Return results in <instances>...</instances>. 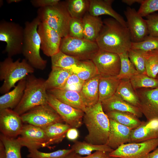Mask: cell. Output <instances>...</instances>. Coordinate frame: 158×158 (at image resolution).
<instances>
[{"label": "cell", "instance_id": "cell-33", "mask_svg": "<svg viewBox=\"0 0 158 158\" xmlns=\"http://www.w3.org/2000/svg\"><path fill=\"white\" fill-rule=\"evenodd\" d=\"M68 11L72 18L82 19L88 12L90 0H68L66 1Z\"/></svg>", "mask_w": 158, "mask_h": 158}, {"label": "cell", "instance_id": "cell-19", "mask_svg": "<svg viewBox=\"0 0 158 158\" xmlns=\"http://www.w3.org/2000/svg\"><path fill=\"white\" fill-rule=\"evenodd\" d=\"M112 0H90V4L88 12L96 17L102 15L111 16L124 26L127 27L126 22L123 17L112 8Z\"/></svg>", "mask_w": 158, "mask_h": 158}, {"label": "cell", "instance_id": "cell-22", "mask_svg": "<svg viewBox=\"0 0 158 158\" xmlns=\"http://www.w3.org/2000/svg\"><path fill=\"white\" fill-rule=\"evenodd\" d=\"M99 74L85 81L79 92L86 107H92L99 102Z\"/></svg>", "mask_w": 158, "mask_h": 158}, {"label": "cell", "instance_id": "cell-15", "mask_svg": "<svg viewBox=\"0 0 158 158\" xmlns=\"http://www.w3.org/2000/svg\"><path fill=\"white\" fill-rule=\"evenodd\" d=\"M124 14L132 42H138L144 40L149 35L146 20L140 16L134 8L129 7L127 8Z\"/></svg>", "mask_w": 158, "mask_h": 158}, {"label": "cell", "instance_id": "cell-37", "mask_svg": "<svg viewBox=\"0 0 158 158\" xmlns=\"http://www.w3.org/2000/svg\"><path fill=\"white\" fill-rule=\"evenodd\" d=\"M130 80L135 90L139 88L158 87V79L151 78L146 74L138 73L133 76Z\"/></svg>", "mask_w": 158, "mask_h": 158}, {"label": "cell", "instance_id": "cell-52", "mask_svg": "<svg viewBox=\"0 0 158 158\" xmlns=\"http://www.w3.org/2000/svg\"><path fill=\"white\" fill-rule=\"evenodd\" d=\"M76 154L73 151L69 154L65 158H75Z\"/></svg>", "mask_w": 158, "mask_h": 158}, {"label": "cell", "instance_id": "cell-21", "mask_svg": "<svg viewBox=\"0 0 158 158\" xmlns=\"http://www.w3.org/2000/svg\"><path fill=\"white\" fill-rule=\"evenodd\" d=\"M101 103L105 113L113 111L126 112L132 114L138 118L141 117L143 115L138 107L128 103L116 94Z\"/></svg>", "mask_w": 158, "mask_h": 158}, {"label": "cell", "instance_id": "cell-8", "mask_svg": "<svg viewBox=\"0 0 158 158\" xmlns=\"http://www.w3.org/2000/svg\"><path fill=\"white\" fill-rule=\"evenodd\" d=\"M100 49L96 42L69 36L62 38L60 51L80 61L91 60Z\"/></svg>", "mask_w": 158, "mask_h": 158}, {"label": "cell", "instance_id": "cell-34", "mask_svg": "<svg viewBox=\"0 0 158 158\" xmlns=\"http://www.w3.org/2000/svg\"><path fill=\"white\" fill-rule=\"evenodd\" d=\"M51 67L71 70L76 66L80 60L73 56L60 51L51 57Z\"/></svg>", "mask_w": 158, "mask_h": 158}, {"label": "cell", "instance_id": "cell-45", "mask_svg": "<svg viewBox=\"0 0 158 158\" xmlns=\"http://www.w3.org/2000/svg\"><path fill=\"white\" fill-rule=\"evenodd\" d=\"M146 17L149 35L158 37V14H151Z\"/></svg>", "mask_w": 158, "mask_h": 158}, {"label": "cell", "instance_id": "cell-47", "mask_svg": "<svg viewBox=\"0 0 158 158\" xmlns=\"http://www.w3.org/2000/svg\"><path fill=\"white\" fill-rule=\"evenodd\" d=\"M109 153L103 151H96L90 155L82 157L76 154L75 158H108Z\"/></svg>", "mask_w": 158, "mask_h": 158}, {"label": "cell", "instance_id": "cell-43", "mask_svg": "<svg viewBox=\"0 0 158 158\" xmlns=\"http://www.w3.org/2000/svg\"><path fill=\"white\" fill-rule=\"evenodd\" d=\"M158 11V0H143L137 11L141 16H147Z\"/></svg>", "mask_w": 158, "mask_h": 158}, {"label": "cell", "instance_id": "cell-4", "mask_svg": "<svg viewBox=\"0 0 158 158\" xmlns=\"http://www.w3.org/2000/svg\"><path fill=\"white\" fill-rule=\"evenodd\" d=\"M19 58L14 61L12 57H8L0 62V80L3 83L0 88V93L4 94L14 88L17 82L35 71L25 59L21 61Z\"/></svg>", "mask_w": 158, "mask_h": 158}, {"label": "cell", "instance_id": "cell-46", "mask_svg": "<svg viewBox=\"0 0 158 158\" xmlns=\"http://www.w3.org/2000/svg\"><path fill=\"white\" fill-rule=\"evenodd\" d=\"M59 0H32L30 1L32 5L35 7H45L58 4Z\"/></svg>", "mask_w": 158, "mask_h": 158}, {"label": "cell", "instance_id": "cell-39", "mask_svg": "<svg viewBox=\"0 0 158 158\" xmlns=\"http://www.w3.org/2000/svg\"><path fill=\"white\" fill-rule=\"evenodd\" d=\"M130 49L142 52L158 50V37L148 35L142 41L132 42Z\"/></svg>", "mask_w": 158, "mask_h": 158}, {"label": "cell", "instance_id": "cell-18", "mask_svg": "<svg viewBox=\"0 0 158 158\" xmlns=\"http://www.w3.org/2000/svg\"><path fill=\"white\" fill-rule=\"evenodd\" d=\"M110 126L107 145L113 150L121 145L130 143L132 130L131 128L109 119Z\"/></svg>", "mask_w": 158, "mask_h": 158}, {"label": "cell", "instance_id": "cell-49", "mask_svg": "<svg viewBox=\"0 0 158 158\" xmlns=\"http://www.w3.org/2000/svg\"><path fill=\"white\" fill-rule=\"evenodd\" d=\"M143 0H122V2L129 6H131L135 3L141 4Z\"/></svg>", "mask_w": 158, "mask_h": 158}, {"label": "cell", "instance_id": "cell-12", "mask_svg": "<svg viewBox=\"0 0 158 158\" xmlns=\"http://www.w3.org/2000/svg\"><path fill=\"white\" fill-rule=\"evenodd\" d=\"M47 102L66 123L77 128L81 126L84 114L83 111L62 102L47 92Z\"/></svg>", "mask_w": 158, "mask_h": 158}, {"label": "cell", "instance_id": "cell-6", "mask_svg": "<svg viewBox=\"0 0 158 158\" xmlns=\"http://www.w3.org/2000/svg\"><path fill=\"white\" fill-rule=\"evenodd\" d=\"M37 15L41 22L47 24L62 38L69 36V26L71 17L66 1H60L55 5L39 8Z\"/></svg>", "mask_w": 158, "mask_h": 158}, {"label": "cell", "instance_id": "cell-56", "mask_svg": "<svg viewBox=\"0 0 158 158\" xmlns=\"http://www.w3.org/2000/svg\"><path fill=\"white\" fill-rule=\"evenodd\" d=\"M156 78L158 79V75H157V77H156Z\"/></svg>", "mask_w": 158, "mask_h": 158}, {"label": "cell", "instance_id": "cell-23", "mask_svg": "<svg viewBox=\"0 0 158 158\" xmlns=\"http://www.w3.org/2000/svg\"><path fill=\"white\" fill-rule=\"evenodd\" d=\"M26 84V77L19 81L11 91L0 97V109H14L18 104L23 96Z\"/></svg>", "mask_w": 158, "mask_h": 158}, {"label": "cell", "instance_id": "cell-16", "mask_svg": "<svg viewBox=\"0 0 158 158\" xmlns=\"http://www.w3.org/2000/svg\"><path fill=\"white\" fill-rule=\"evenodd\" d=\"M21 116L10 109H0V130L1 134L11 138L19 136L24 124Z\"/></svg>", "mask_w": 158, "mask_h": 158}, {"label": "cell", "instance_id": "cell-14", "mask_svg": "<svg viewBox=\"0 0 158 158\" xmlns=\"http://www.w3.org/2000/svg\"><path fill=\"white\" fill-rule=\"evenodd\" d=\"M37 32L41 40V49L44 54L51 57L60 51L62 38L55 30L41 22Z\"/></svg>", "mask_w": 158, "mask_h": 158}, {"label": "cell", "instance_id": "cell-40", "mask_svg": "<svg viewBox=\"0 0 158 158\" xmlns=\"http://www.w3.org/2000/svg\"><path fill=\"white\" fill-rule=\"evenodd\" d=\"M29 154L27 155L28 158H65L69 154L73 151L71 148L69 149L59 150L50 152H44L37 149L28 150Z\"/></svg>", "mask_w": 158, "mask_h": 158}, {"label": "cell", "instance_id": "cell-30", "mask_svg": "<svg viewBox=\"0 0 158 158\" xmlns=\"http://www.w3.org/2000/svg\"><path fill=\"white\" fill-rule=\"evenodd\" d=\"M115 94L128 103L138 107V97L130 80H121Z\"/></svg>", "mask_w": 158, "mask_h": 158}, {"label": "cell", "instance_id": "cell-50", "mask_svg": "<svg viewBox=\"0 0 158 158\" xmlns=\"http://www.w3.org/2000/svg\"><path fill=\"white\" fill-rule=\"evenodd\" d=\"M0 158H6L4 147L0 141Z\"/></svg>", "mask_w": 158, "mask_h": 158}, {"label": "cell", "instance_id": "cell-20", "mask_svg": "<svg viewBox=\"0 0 158 158\" xmlns=\"http://www.w3.org/2000/svg\"><path fill=\"white\" fill-rule=\"evenodd\" d=\"M158 138V120L143 121L132 130L130 142H138Z\"/></svg>", "mask_w": 158, "mask_h": 158}, {"label": "cell", "instance_id": "cell-48", "mask_svg": "<svg viewBox=\"0 0 158 158\" xmlns=\"http://www.w3.org/2000/svg\"><path fill=\"white\" fill-rule=\"evenodd\" d=\"M79 136V133L77 128L71 127L67 131L66 136L69 140L75 141Z\"/></svg>", "mask_w": 158, "mask_h": 158}, {"label": "cell", "instance_id": "cell-36", "mask_svg": "<svg viewBox=\"0 0 158 158\" xmlns=\"http://www.w3.org/2000/svg\"><path fill=\"white\" fill-rule=\"evenodd\" d=\"M119 55L121 60V68L117 77L121 80H130L133 76L139 73L130 61L128 52Z\"/></svg>", "mask_w": 158, "mask_h": 158}, {"label": "cell", "instance_id": "cell-13", "mask_svg": "<svg viewBox=\"0 0 158 158\" xmlns=\"http://www.w3.org/2000/svg\"><path fill=\"white\" fill-rule=\"evenodd\" d=\"M135 91L139 98L138 107L147 121L158 120V87Z\"/></svg>", "mask_w": 158, "mask_h": 158}, {"label": "cell", "instance_id": "cell-2", "mask_svg": "<svg viewBox=\"0 0 158 158\" xmlns=\"http://www.w3.org/2000/svg\"><path fill=\"white\" fill-rule=\"evenodd\" d=\"M83 122L88 131L85 141L98 145H106L108 140L109 119L102 109L101 102L86 107Z\"/></svg>", "mask_w": 158, "mask_h": 158}, {"label": "cell", "instance_id": "cell-7", "mask_svg": "<svg viewBox=\"0 0 158 158\" xmlns=\"http://www.w3.org/2000/svg\"><path fill=\"white\" fill-rule=\"evenodd\" d=\"M24 38V28L14 22L2 20L0 22V41L6 42L4 52L8 57L22 53Z\"/></svg>", "mask_w": 158, "mask_h": 158}, {"label": "cell", "instance_id": "cell-17", "mask_svg": "<svg viewBox=\"0 0 158 158\" xmlns=\"http://www.w3.org/2000/svg\"><path fill=\"white\" fill-rule=\"evenodd\" d=\"M17 138L22 146L26 147L28 150L46 147V137L43 128L31 124H24Z\"/></svg>", "mask_w": 158, "mask_h": 158}, {"label": "cell", "instance_id": "cell-28", "mask_svg": "<svg viewBox=\"0 0 158 158\" xmlns=\"http://www.w3.org/2000/svg\"><path fill=\"white\" fill-rule=\"evenodd\" d=\"M121 81L117 76H101L99 85V102H101L115 95Z\"/></svg>", "mask_w": 158, "mask_h": 158}, {"label": "cell", "instance_id": "cell-54", "mask_svg": "<svg viewBox=\"0 0 158 158\" xmlns=\"http://www.w3.org/2000/svg\"><path fill=\"white\" fill-rule=\"evenodd\" d=\"M108 158H121L118 157H109Z\"/></svg>", "mask_w": 158, "mask_h": 158}, {"label": "cell", "instance_id": "cell-9", "mask_svg": "<svg viewBox=\"0 0 158 158\" xmlns=\"http://www.w3.org/2000/svg\"><path fill=\"white\" fill-rule=\"evenodd\" d=\"M23 123L44 128L64 121L48 103L37 106L20 115Z\"/></svg>", "mask_w": 158, "mask_h": 158}, {"label": "cell", "instance_id": "cell-42", "mask_svg": "<svg viewBox=\"0 0 158 158\" xmlns=\"http://www.w3.org/2000/svg\"><path fill=\"white\" fill-rule=\"evenodd\" d=\"M82 19L71 18L69 26V36L76 38H83Z\"/></svg>", "mask_w": 158, "mask_h": 158}, {"label": "cell", "instance_id": "cell-41", "mask_svg": "<svg viewBox=\"0 0 158 158\" xmlns=\"http://www.w3.org/2000/svg\"><path fill=\"white\" fill-rule=\"evenodd\" d=\"M128 55L138 73L146 74L145 59L142 53L140 51L130 49L128 51Z\"/></svg>", "mask_w": 158, "mask_h": 158}, {"label": "cell", "instance_id": "cell-11", "mask_svg": "<svg viewBox=\"0 0 158 158\" xmlns=\"http://www.w3.org/2000/svg\"><path fill=\"white\" fill-rule=\"evenodd\" d=\"M91 60L101 76H116L119 73L121 60L118 54L100 49Z\"/></svg>", "mask_w": 158, "mask_h": 158}, {"label": "cell", "instance_id": "cell-44", "mask_svg": "<svg viewBox=\"0 0 158 158\" xmlns=\"http://www.w3.org/2000/svg\"><path fill=\"white\" fill-rule=\"evenodd\" d=\"M85 81L80 79L73 73L68 78L64 87L61 89L75 91L79 92Z\"/></svg>", "mask_w": 158, "mask_h": 158}, {"label": "cell", "instance_id": "cell-35", "mask_svg": "<svg viewBox=\"0 0 158 158\" xmlns=\"http://www.w3.org/2000/svg\"><path fill=\"white\" fill-rule=\"evenodd\" d=\"M0 141L4 147L6 158H22L20 150L23 146L17 138H8L1 133Z\"/></svg>", "mask_w": 158, "mask_h": 158}, {"label": "cell", "instance_id": "cell-53", "mask_svg": "<svg viewBox=\"0 0 158 158\" xmlns=\"http://www.w3.org/2000/svg\"><path fill=\"white\" fill-rule=\"evenodd\" d=\"M22 0H7L6 1L8 4H10L13 3H18L22 1Z\"/></svg>", "mask_w": 158, "mask_h": 158}, {"label": "cell", "instance_id": "cell-31", "mask_svg": "<svg viewBox=\"0 0 158 158\" xmlns=\"http://www.w3.org/2000/svg\"><path fill=\"white\" fill-rule=\"evenodd\" d=\"M71 71L84 81L99 74L95 65L91 60L89 59L80 61Z\"/></svg>", "mask_w": 158, "mask_h": 158}, {"label": "cell", "instance_id": "cell-3", "mask_svg": "<svg viewBox=\"0 0 158 158\" xmlns=\"http://www.w3.org/2000/svg\"><path fill=\"white\" fill-rule=\"evenodd\" d=\"M40 22L37 16L31 21L25 23L22 53L32 67L42 70L46 68L47 61L43 59L40 54L41 42L37 28Z\"/></svg>", "mask_w": 158, "mask_h": 158}, {"label": "cell", "instance_id": "cell-24", "mask_svg": "<svg viewBox=\"0 0 158 158\" xmlns=\"http://www.w3.org/2000/svg\"><path fill=\"white\" fill-rule=\"evenodd\" d=\"M58 100L74 108L83 111L86 109L79 92L75 91L61 89L47 91Z\"/></svg>", "mask_w": 158, "mask_h": 158}, {"label": "cell", "instance_id": "cell-38", "mask_svg": "<svg viewBox=\"0 0 158 158\" xmlns=\"http://www.w3.org/2000/svg\"><path fill=\"white\" fill-rule=\"evenodd\" d=\"M140 52L145 59L146 74L151 78H156L158 74V54L154 51Z\"/></svg>", "mask_w": 158, "mask_h": 158}, {"label": "cell", "instance_id": "cell-29", "mask_svg": "<svg viewBox=\"0 0 158 158\" xmlns=\"http://www.w3.org/2000/svg\"><path fill=\"white\" fill-rule=\"evenodd\" d=\"M105 113L109 119L132 130L138 127L143 122L135 115L129 113L113 111Z\"/></svg>", "mask_w": 158, "mask_h": 158}, {"label": "cell", "instance_id": "cell-10", "mask_svg": "<svg viewBox=\"0 0 158 158\" xmlns=\"http://www.w3.org/2000/svg\"><path fill=\"white\" fill-rule=\"evenodd\" d=\"M158 146V138L138 142L122 145L109 154V157L121 158H148Z\"/></svg>", "mask_w": 158, "mask_h": 158}, {"label": "cell", "instance_id": "cell-32", "mask_svg": "<svg viewBox=\"0 0 158 158\" xmlns=\"http://www.w3.org/2000/svg\"><path fill=\"white\" fill-rule=\"evenodd\" d=\"M74 142L71 148L76 154L81 155H90L94 151H103L110 153L114 150L107 145H95L85 141L81 142L76 140Z\"/></svg>", "mask_w": 158, "mask_h": 158}, {"label": "cell", "instance_id": "cell-27", "mask_svg": "<svg viewBox=\"0 0 158 158\" xmlns=\"http://www.w3.org/2000/svg\"><path fill=\"white\" fill-rule=\"evenodd\" d=\"M71 127L66 123L59 122L44 128L46 137V147L61 142L66 136L68 130Z\"/></svg>", "mask_w": 158, "mask_h": 158}, {"label": "cell", "instance_id": "cell-55", "mask_svg": "<svg viewBox=\"0 0 158 158\" xmlns=\"http://www.w3.org/2000/svg\"><path fill=\"white\" fill-rule=\"evenodd\" d=\"M158 54V50H154Z\"/></svg>", "mask_w": 158, "mask_h": 158}, {"label": "cell", "instance_id": "cell-26", "mask_svg": "<svg viewBox=\"0 0 158 158\" xmlns=\"http://www.w3.org/2000/svg\"><path fill=\"white\" fill-rule=\"evenodd\" d=\"M73 73L70 70L51 67V71L45 81L47 91L55 89H62L68 77Z\"/></svg>", "mask_w": 158, "mask_h": 158}, {"label": "cell", "instance_id": "cell-51", "mask_svg": "<svg viewBox=\"0 0 158 158\" xmlns=\"http://www.w3.org/2000/svg\"><path fill=\"white\" fill-rule=\"evenodd\" d=\"M148 158H158V146L149 153Z\"/></svg>", "mask_w": 158, "mask_h": 158}, {"label": "cell", "instance_id": "cell-25", "mask_svg": "<svg viewBox=\"0 0 158 158\" xmlns=\"http://www.w3.org/2000/svg\"><path fill=\"white\" fill-rule=\"evenodd\" d=\"M83 38L92 42H96L103 24L99 17L92 16L87 12L82 19Z\"/></svg>", "mask_w": 158, "mask_h": 158}, {"label": "cell", "instance_id": "cell-5", "mask_svg": "<svg viewBox=\"0 0 158 158\" xmlns=\"http://www.w3.org/2000/svg\"><path fill=\"white\" fill-rule=\"evenodd\" d=\"M26 78V86L23 96L13 109L20 116L37 106L47 103L45 80L31 74Z\"/></svg>", "mask_w": 158, "mask_h": 158}, {"label": "cell", "instance_id": "cell-1", "mask_svg": "<svg viewBox=\"0 0 158 158\" xmlns=\"http://www.w3.org/2000/svg\"><path fill=\"white\" fill-rule=\"evenodd\" d=\"M96 42L101 50L118 54L128 52L132 42L129 31L113 18L105 19Z\"/></svg>", "mask_w": 158, "mask_h": 158}]
</instances>
